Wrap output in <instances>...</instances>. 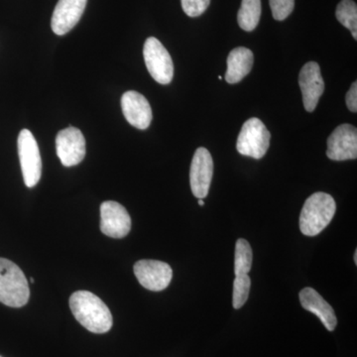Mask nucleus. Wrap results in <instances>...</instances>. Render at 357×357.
<instances>
[{
	"instance_id": "nucleus-19",
	"label": "nucleus",
	"mask_w": 357,
	"mask_h": 357,
	"mask_svg": "<svg viewBox=\"0 0 357 357\" xmlns=\"http://www.w3.org/2000/svg\"><path fill=\"white\" fill-rule=\"evenodd\" d=\"M252 248L248 241L239 238L236 244V258H234V273L248 274L252 267Z\"/></svg>"
},
{
	"instance_id": "nucleus-27",
	"label": "nucleus",
	"mask_w": 357,
	"mask_h": 357,
	"mask_svg": "<svg viewBox=\"0 0 357 357\" xmlns=\"http://www.w3.org/2000/svg\"><path fill=\"white\" fill-rule=\"evenodd\" d=\"M0 357H1V356H0Z\"/></svg>"
},
{
	"instance_id": "nucleus-14",
	"label": "nucleus",
	"mask_w": 357,
	"mask_h": 357,
	"mask_svg": "<svg viewBox=\"0 0 357 357\" xmlns=\"http://www.w3.org/2000/svg\"><path fill=\"white\" fill-rule=\"evenodd\" d=\"M88 0H59L52 16V30L59 36L67 34L81 20Z\"/></svg>"
},
{
	"instance_id": "nucleus-12",
	"label": "nucleus",
	"mask_w": 357,
	"mask_h": 357,
	"mask_svg": "<svg viewBox=\"0 0 357 357\" xmlns=\"http://www.w3.org/2000/svg\"><path fill=\"white\" fill-rule=\"evenodd\" d=\"M299 84L305 109L312 112L316 109L319 98L325 91V83L318 63L309 62L302 68L299 75Z\"/></svg>"
},
{
	"instance_id": "nucleus-9",
	"label": "nucleus",
	"mask_w": 357,
	"mask_h": 357,
	"mask_svg": "<svg viewBox=\"0 0 357 357\" xmlns=\"http://www.w3.org/2000/svg\"><path fill=\"white\" fill-rule=\"evenodd\" d=\"M131 229V218L122 204L107 201L100 206V230L112 238H123Z\"/></svg>"
},
{
	"instance_id": "nucleus-15",
	"label": "nucleus",
	"mask_w": 357,
	"mask_h": 357,
	"mask_svg": "<svg viewBox=\"0 0 357 357\" xmlns=\"http://www.w3.org/2000/svg\"><path fill=\"white\" fill-rule=\"evenodd\" d=\"M300 302L307 312L316 314L326 330L333 332L337 325V319L333 307L314 289L305 288L300 292Z\"/></svg>"
},
{
	"instance_id": "nucleus-2",
	"label": "nucleus",
	"mask_w": 357,
	"mask_h": 357,
	"mask_svg": "<svg viewBox=\"0 0 357 357\" xmlns=\"http://www.w3.org/2000/svg\"><path fill=\"white\" fill-rule=\"evenodd\" d=\"M337 211L331 195L318 192L305 202L300 215V229L307 236H316L330 225Z\"/></svg>"
},
{
	"instance_id": "nucleus-5",
	"label": "nucleus",
	"mask_w": 357,
	"mask_h": 357,
	"mask_svg": "<svg viewBox=\"0 0 357 357\" xmlns=\"http://www.w3.org/2000/svg\"><path fill=\"white\" fill-rule=\"evenodd\" d=\"M21 170L25 185L35 187L41 178L42 159L37 141L31 131L22 129L17 140Z\"/></svg>"
},
{
	"instance_id": "nucleus-16",
	"label": "nucleus",
	"mask_w": 357,
	"mask_h": 357,
	"mask_svg": "<svg viewBox=\"0 0 357 357\" xmlns=\"http://www.w3.org/2000/svg\"><path fill=\"white\" fill-rule=\"evenodd\" d=\"M255 56L252 51L244 47H238L230 52L227 58V70L225 79L229 84H237L243 81L252 69Z\"/></svg>"
},
{
	"instance_id": "nucleus-4",
	"label": "nucleus",
	"mask_w": 357,
	"mask_h": 357,
	"mask_svg": "<svg viewBox=\"0 0 357 357\" xmlns=\"http://www.w3.org/2000/svg\"><path fill=\"white\" fill-rule=\"evenodd\" d=\"M271 133L260 119H248L244 122L238 138L236 149L243 156L255 159H261L267 153L270 146Z\"/></svg>"
},
{
	"instance_id": "nucleus-7",
	"label": "nucleus",
	"mask_w": 357,
	"mask_h": 357,
	"mask_svg": "<svg viewBox=\"0 0 357 357\" xmlns=\"http://www.w3.org/2000/svg\"><path fill=\"white\" fill-rule=\"evenodd\" d=\"M134 274L145 289L154 292L165 290L172 281L170 265L158 260H139L134 264Z\"/></svg>"
},
{
	"instance_id": "nucleus-22",
	"label": "nucleus",
	"mask_w": 357,
	"mask_h": 357,
	"mask_svg": "<svg viewBox=\"0 0 357 357\" xmlns=\"http://www.w3.org/2000/svg\"><path fill=\"white\" fill-rule=\"evenodd\" d=\"M184 13L190 17H199L210 6L211 0H181Z\"/></svg>"
},
{
	"instance_id": "nucleus-17",
	"label": "nucleus",
	"mask_w": 357,
	"mask_h": 357,
	"mask_svg": "<svg viewBox=\"0 0 357 357\" xmlns=\"http://www.w3.org/2000/svg\"><path fill=\"white\" fill-rule=\"evenodd\" d=\"M261 15V0H243L237 13V22L244 31L251 32L257 27Z\"/></svg>"
},
{
	"instance_id": "nucleus-10",
	"label": "nucleus",
	"mask_w": 357,
	"mask_h": 357,
	"mask_svg": "<svg viewBox=\"0 0 357 357\" xmlns=\"http://www.w3.org/2000/svg\"><path fill=\"white\" fill-rule=\"evenodd\" d=\"M213 174V161L208 150L199 147L195 152L190 170L192 192L198 199H204L210 191Z\"/></svg>"
},
{
	"instance_id": "nucleus-18",
	"label": "nucleus",
	"mask_w": 357,
	"mask_h": 357,
	"mask_svg": "<svg viewBox=\"0 0 357 357\" xmlns=\"http://www.w3.org/2000/svg\"><path fill=\"white\" fill-rule=\"evenodd\" d=\"M337 20L347 29L351 30L352 36L357 40V6L352 0H342L335 11Z\"/></svg>"
},
{
	"instance_id": "nucleus-26",
	"label": "nucleus",
	"mask_w": 357,
	"mask_h": 357,
	"mask_svg": "<svg viewBox=\"0 0 357 357\" xmlns=\"http://www.w3.org/2000/svg\"><path fill=\"white\" fill-rule=\"evenodd\" d=\"M30 282H31V283H34V279H33V278L30 279Z\"/></svg>"
},
{
	"instance_id": "nucleus-1",
	"label": "nucleus",
	"mask_w": 357,
	"mask_h": 357,
	"mask_svg": "<svg viewBox=\"0 0 357 357\" xmlns=\"http://www.w3.org/2000/svg\"><path fill=\"white\" fill-rule=\"evenodd\" d=\"M70 307L77 321L93 333H105L112 326L109 307L95 294L77 291L70 296Z\"/></svg>"
},
{
	"instance_id": "nucleus-6",
	"label": "nucleus",
	"mask_w": 357,
	"mask_h": 357,
	"mask_svg": "<svg viewBox=\"0 0 357 357\" xmlns=\"http://www.w3.org/2000/svg\"><path fill=\"white\" fill-rule=\"evenodd\" d=\"M148 72L157 83L169 84L174 77V65L170 54L155 37H149L143 48Z\"/></svg>"
},
{
	"instance_id": "nucleus-11",
	"label": "nucleus",
	"mask_w": 357,
	"mask_h": 357,
	"mask_svg": "<svg viewBox=\"0 0 357 357\" xmlns=\"http://www.w3.org/2000/svg\"><path fill=\"white\" fill-rule=\"evenodd\" d=\"M326 156L333 161L356 160L357 130L351 124H342L335 129L328 139Z\"/></svg>"
},
{
	"instance_id": "nucleus-20",
	"label": "nucleus",
	"mask_w": 357,
	"mask_h": 357,
	"mask_svg": "<svg viewBox=\"0 0 357 357\" xmlns=\"http://www.w3.org/2000/svg\"><path fill=\"white\" fill-rule=\"evenodd\" d=\"M251 280L248 274L236 275L234 281V296H232V306L238 310L244 306L248 299L250 292Z\"/></svg>"
},
{
	"instance_id": "nucleus-21",
	"label": "nucleus",
	"mask_w": 357,
	"mask_h": 357,
	"mask_svg": "<svg viewBox=\"0 0 357 357\" xmlns=\"http://www.w3.org/2000/svg\"><path fill=\"white\" fill-rule=\"evenodd\" d=\"M275 20L283 21L293 13L295 0H269Z\"/></svg>"
},
{
	"instance_id": "nucleus-23",
	"label": "nucleus",
	"mask_w": 357,
	"mask_h": 357,
	"mask_svg": "<svg viewBox=\"0 0 357 357\" xmlns=\"http://www.w3.org/2000/svg\"><path fill=\"white\" fill-rule=\"evenodd\" d=\"M347 105L352 112H357V83L354 82L347 93Z\"/></svg>"
},
{
	"instance_id": "nucleus-13",
	"label": "nucleus",
	"mask_w": 357,
	"mask_h": 357,
	"mask_svg": "<svg viewBox=\"0 0 357 357\" xmlns=\"http://www.w3.org/2000/svg\"><path fill=\"white\" fill-rule=\"evenodd\" d=\"M121 109L126 121L134 128L144 130L151 124V107L144 96L137 91H129L121 98Z\"/></svg>"
},
{
	"instance_id": "nucleus-25",
	"label": "nucleus",
	"mask_w": 357,
	"mask_h": 357,
	"mask_svg": "<svg viewBox=\"0 0 357 357\" xmlns=\"http://www.w3.org/2000/svg\"><path fill=\"white\" fill-rule=\"evenodd\" d=\"M354 262L357 264V251L356 250V253H354Z\"/></svg>"
},
{
	"instance_id": "nucleus-24",
	"label": "nucleus",
	"mask_w": 357,
	"mask_h": 357,
	"mask_svg": "<svg viewBox=\"0 0 357 357\" xmlns=\"http://www.w3.org/2000/svg\"><path fill=\"white\" fill-rule=\"evenodd\" d=\"M198 203L199 206H203L204 204V202L203 199H199Z\"/></svg>"
},
{
	"instance_id": "nucleus-8",
	"label": "nucleus",
	"mask_w": 357,
	"mask_h": 357,
	"mask_svg": "<svg viewBox=\"0 0 357 357\" xmlns=\"http://www.w3.org/2000/svg\"><path fill=\"white\" fill-rule=\"evenodd\" d=\"M56 149L61 163L65 167L76 166L86 156V139L79 129H63L56 137Z\"/></svg>"
},
{
	"instance_id": "nucleus-3",
	"label": "nucleus",
	"mask_w": 357,
	"mask_h": 357,
	"mask_svg": "<svg viewBox=\"0 0 357 357\" xmlns=\"http://www.w3.org/2000/svg\"><path fill=\"white\" fill-rule=\"evenodd\" d=\"M30 289L22 270L15 263L0 258V303L11 307L25 306Z\"/></svg>"
}]
</instances>
